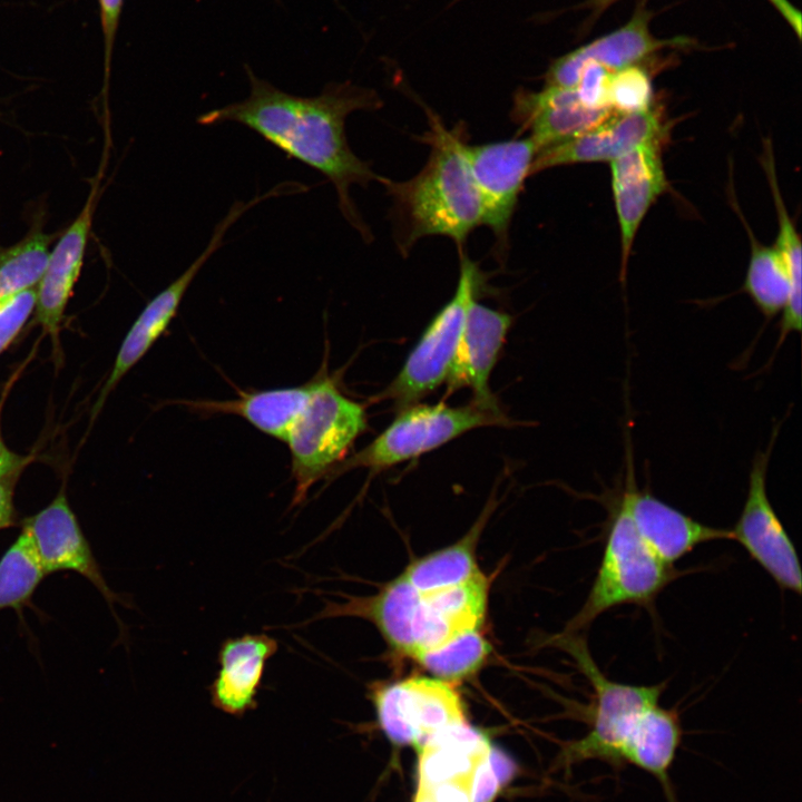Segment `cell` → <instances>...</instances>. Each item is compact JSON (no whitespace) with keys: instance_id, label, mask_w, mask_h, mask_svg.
Returning <instances> with one entry per match:
<instances>
[{"instance_id":"1","label":"cell","mask_w":802,"mask_h":802,"mask_svg":"<svg viewBox=\"0 0 802 802\" xmlns=\"http://www.w3.org/2000/svg\"><path fill=\"white\" fill-rule=\"evenodd\" d=\"M250 94L241 100L212 109L197 118L205 126L237 123L267 143L325 176L334 186L339 208L363 239L372 234L350 194L352 185L366 187L381 180L370 163L351 149L345 119L358 110L382 106L375 90L350 82L330 84L321 94L301 97L285 92L247 70Z\"/></svg>"},{"instance_id":"2","label":"cell","mask_w":802,"mask_h":802,"mask_svg":"<svg viewBox=\"0 0 802 802\" xmlns=\"http://www.w3.org/2000/svg\"><path fill=\"white\" fill-rule=\"evenodd\" d=\"M424 109L429 128L417 139L430 146L426 165L410 179L380 180L392 199L394 239L402 254L433 235L449 237L458 251L463 250L482 221L480 197L464 155L467 126L459 123L448 129L438 115Z\"/></svg>"},{"instance_id":"3","label":"cell","mask_w":802,"mask_h":802,"mask_svg":"<svg viewBox=\"0 0 802 802\" xmlns=\"http://www.w3.org/2000/svg\"><path fill=\"white\" fill-rule=\"evenodd\" d=\"M312 379V392L285 440L294 480L291 508L305 501L312 486L346 458L368 429L364 405L341 391L327 372L326 358Z\"/></svg>"},{"instance_id":"4","label":"cell","mask_w":802,"mask_h":802,"mask_svg":"<svg viewBox=\"0 0 802 802\" xmlns=\"http://www.w3.org/2000/svg\"><path fill=\"white\" fill-rule=\"evenodd\" d=\"M608 508L600 565L585 604L568 625L570 632L587 627L613 607L651 604L677 575L642 539L618 496Z\"/></svg>"},{"instance_id":"5","label":"cell","mask_w":802,"mask_h":802,"mask_svg":"<svg viewBox=\"0 0 802 802\" xmlns=\"http://www.w3.org/2000/svg\"><path fill=\"white\" fill-rule=\"evenodd\" d=\"M400 410L384 431L366 447L340 462L327 477L359 468L380 472L434 450L470 430L509 424V419L501 410L488 409L475 402L463 407L414 403Z\"/></svg>"},{"instance_id":"6","label":"cell","mask_w":802,"mask_h":802,"mask_svg":"<svg viewBox=\"0 0 802 802\" xmlns=\"http://www.w3.org/2000/svg\"><path fill=\"white\" fill-rule=\"evenodd\" d=\"M578 667L594 689L589 731L566 747L567 764L598 760L615 769L623 766L622 750L643 714L658 704L664 685H630L607 677L590 656L587 645L579 638L564 639Z\"/></svg>"},{"instance_id":"7","label":"cell","mask_w":802,"mask_h":802,"mask_svg":"<svg viewBox=\"0 0 802 802\" xmlns=\"http://www.w3.org/2000/svg\"><path fill=\"white\" fill-rule=\"evenodd\" d=\"M456 292L431 320L401 371L376 397L403 409L417 403L448 378L467 314L482 284V273L463 250Z\"/></svg>"},{"instance_id":"8","label":"cell","mask_w":802,"mask_h":802,"mask_svg":"<svg viewBox=\"0 0 802 802\" xmlns=\"http://www.w3.org/2000/svg\"><path fill=\"white\" fill-rule=\"evenodd\" d=\"M538 151L530 136L466 144L464 155L481 203V225L492 232L499 261L507 258L511 219Z\"/></svg>"},{"instance_id":"9","label":"cell","mask_w":802,"mask_h":802,"mask_svg":"<svg viewBox=\"0 0 802 802\" xmlns=\"http://www.w3.org/2000/svg\"><path fill=\"white\" fill-rule=\"evenodd\" d=\"M779 430L780 423L773 427L766 449L759 450L752 460L745 502L731 536L779 587L800 594L802 578L796 550L766 490L769 462Z\"/></svg>"},{"instance_id":"10","label":"cell","mask_w":802,"mask_h":802,"mask_svg":"<svg viewBox=\"0 0 802 802\" xmlns=\"http://www.w3.org/2000/svg\"><path fill=\"white\" fill-rule=\"evenodd\" d=\"M373 702L385 735L417 750L437 732L466 722L460 695L436 677L413 676L376 687Z\"/></svg>"},{"instance_id":"11","label":"cell","mask_w":802,"mask_h":802,"mask_svg":"<svg viewBox=\"0 0 802 802\" xmlns=\"http://www.w3.org/2000/svg\"><path fill=\"white\" fill-rule=\"evenodd\" d=\"M263 202L257 195L248 202H236L216 225L204 251L165 288L157 293L143 309L124 338L109 375L102 385L91 411V420L100 412L106 399L120 380L145 356L176 316L179 305L192 282L222 246L229 227L251 207Z\"/></svg>"},{"instance_id":"12","label":"cell","mask_w":802,"mask_h":802,"mask_svg":"<svg viewBox=\"0 0 802 802\" xmlns=\"http://www.w3.org/2000/svg\"><path fill=\"white\" fill-rule=\"evenodd\" d=\"M624 471L618 499L642 539L666 564L672 565L701 544L732 539L731 529L702 524L652 492L639 490L629 439L626 442Z\"/></svg>"},{"instance_id":"13","label":"cell","mask_w":802,"mask_h":802,"mask_svg":"<svg viewBox=\"0 0 802 802\" xmlns=\"http://www.w3.org/2000/svg\"><path fill=\"white\" fill-rule=\"evenodd\" d=\"M21 528L29 534L47 575L68 570L85 577L101 594L114 615L116 603L126 605L108 586L68 502L65 488L59 490L49 505L26 518Z\"/></svg>"},{"instance_id":"14","label":"cell","mask_w":802,"mask_h":802,"mask_svg":"<svg viewBox=\"0 0 802 802\" xmlns=\"http://www.w3.org/2000/svg\"><path fill=\"white\" fill-rule=\"evenodd\" d=\"M649 22L651 12L640 6L618 29L556 59L545 75V86L574 88L587 63H597L615 72L637 66L662 49L687 43V39L681 37L656 38Z\"/></svg>"},{"instance_id":"15","label":"cell","mask_w":802,"mask_h":802,"mask_svg":"<svg viewBox=\"0 0 802 802\" xmlns=\"http://www.w3.org/2000/svg\"><path fill=\"white\" fill-rule=\"evenodd\" d=\"M664 127L657 113L648 109L615 114L603 125L537 153L530 176L557 166L612 162L630 149L661 144Z\"/></svg>"},{"instance_id":"16","label":"cell","mask_w":802,"mask_h":802,"mask_svg":"<svg viewBox=\"0 0 802 802\" xmlns=\"http://www.w3.org/2000/svg\"><path fill=\"white\" fill-rule=\"evenodd\" d=\"M98 187L97 180L81 212L49 253L46 270L36 286V319L43 332L49 335L56 359L61 354V323L81 271Z\"/></svg>"},{"instance_id":"17","label":"cell","mask_w":802,"mask_h":802,"mask_svg":"<svg viewBox=\"0 0 802 802\" xmlns=\"http://www.w3.org/2000/svg\"><path fill=\"white\" fill-rule=\"evenodd\" d=\"M511 324L510 314L472 302L446 380L448 392L470 389L472 402L500 410L489 380Z\"/></svg>"},{"instance_id":"18","label":"cell","mask_w":802,"mask_h":802,"mask_svg":"<svg viewBox=\"0 0 802 802\" xmlns=\"http://www.w3.org/2000/svg\"><path fill=\"white\" fill-rule=\"evenodd\" d=\"M661 144L637 146L610 162L612 189L620 231V280L638 228L655 200L667 189Z\"/></svg>"},{"instance_id":"19","label":"cell","mask_w":802,"mask_h":802,"mask_svg":"<svg viewBox=\"0 0 802 802\" xmlns=\"http://www.w3.org/2000/svg\"><path fill=\"white\" fill-rule=\"evenodd\" d=\"M615 114L609 108L584 106L574 88L551 86H544L537 92L518 89L511 109L519 133L529 131L539 151L587 133Z\"/></svg>"},{"instance_id":"20","label":"cell","mask_w":802,"mask_h":802,"mask_svg":"<svg viewBox=\"0 0 802 802\" xmlns=\"http://www.w3.org/2000/svg\"><path fill=\"white\" fill-rule=\"evenodd\" d=\"M277 649V639L265 633L225 638L217 653L219 669L207 687L212 705L237 717L255 710L267 662Z\"/></svg>"},{"instance_id":"21","label":"cell","mask_w":802,"mask_h":802,"mask_svg":"<svg viewBox=\"0 0 802 802\" xmlns=\"http://www.w3.org/2000/svg\"><path fill=\"white\" fill-rule=\"evenodd\" d=\"M488 587V580L481 573L459 585L420 591L417 608L420 644L418 654L434 648L459 634L478 630L486 615Z\"/></svg>"},{"instance_id":"22","label":"cell","mask_w":802,"mask_h":802,"mask_svg":"<svg viewBox=\"0 0 802 802\" xmlns=\"http://www.w3.org/2000/svg\"><path fill=\"white\" fill-rule=\"evenodd\" d=\"M313 389V379L296 387L239 391L231 400H177L202 415L233 414L261 432L285 442Z\"/></svg>"},{"instance_id":"23","label":"cell","mask_w":802,"mask_h":802,"mask_svg":"<svg viewBox=\"0 0 802 802\" xmlns=\"http://www.w3.org/2000/svg\"><path fill=\"white\" fill-rule=\"evenodd\" d=\"M682 733L678 714L656 704L643 714L620 754L623 765L630 764L654 776L668 802H676L669 771Z\"/></svg>"},{"instance_id":"24","label":"cell","mask_w":802,"mask_h":802,"mask_svg":"<svg viewBox=\"0 0 802 802\" xmlns=\"http://www.w3.org/2000/svg\"><path fill=\"white\" fill-rule=\"evenodd\" d=\"M490 747L488 739L467 722L437 732L417 750L419 788L453 780L472 781L478 763L489 755Z\"/></svg>"},{"instance_id":"25","label":"cell","mask_w":802,"mask_h":802,"mask_svg":"<svg viewBox=\"0 0 802 802\" xmlns=\"http://www.w3.org/2000/svg\"><path fill=\"white\" fill-rule=\"evenodd\" d=\"M762 164L770 184L779 222V232L774 246L784 261L792 287L791 301L782 312L780 320L777 350L791 332L799 333L801 331L802 250L800 235L795 229L781 196L776 179L773 149L769 140L764 143Z\"/></svg>"},{"instance_id":"26","label":"cell","mask_w":802,"mask_h":802,"mask_svg":"<svg viewBox=\"0 0 802 802\" xmlns=\"http://www.w3.org/2000/svg\"><path fill=\"white\" fill-rule=\"evenodd\" d=\"M743 223L750 235L751 255L742 291L769 322L791 301L790 276L776 247L761 244L744 219Z\"/></svg>"},{"instance_id":"27","label":"cell","mask_w":802,"mask_h":802,"mask_svg":"<svg viewBox=\"0 0 802 802\" xmlns=\"http://www.w3.org/2000/svg\"><path fill=\"white\" fill-rule=\"evenodd\" d=\"M479 526L461 541L415 560L402 575L420 591L448 588L478 576L481 571L472 544Z\"/></svg>"},{"instance_id":"28","label":"cell","mask_w":802,"mask_h":802,"mask_svg":"<svg viewBox=\"0 0 802 802\" xmlns=\"http://www.w3.org/2000/svg\"><path fill=\"white\" fill-rule=\"evenodd\" d=\"M47 576L26 529L0 558V612L12 608L22 619V609Z\"/></svg>"},{"instance_id":"29","label":"cell","mask_w":802,"mask_h":802,"mask_svg":"<svg viewBox=\"0 0 802 802\" xmlns=\"http://www.w3.org/2000/svg\"><path fill=\"white\" fill-rule=\"evenodd\" d=\"M53 237L37 229L17 244L0 248V300L38 285Z\"/></svg>"},{"instance_id":"30","label":"cell","mask_w":802,"mask_h":802,"mask_svg":"<svg viewBox=\"0 0 802 802\" xmlns=\"http://www.w3.org/2000/svg\"><path fill=\"white\" fill-rule=\"evenodd\" d=\"M491 647L478 630H469L418 654L417 659L436 678L448 683L476 673L488 658Z\"/></svg>"},{"instance_id":"31","label":"cell","mask_w":802,"mask_h":802,"mask_svg":"<svg viewBox=\"0 0 802 802\" xmlns=\"http://www.w3.org/2000/svg\"><path fill=\"white\" fill-rule=\"evenodd\" d=\"M652 80L638 65L612 74L608 105L616 114H632L651 109Z\"/></svg>"},{"instance_id":"32","label":"cell","mask_w":802,"mask_h":802,"mask_svg":"<svg viewBox=\"0 0 802 802\" xmlns=\"http://www.w3.org/2000/svg\"><path fill=\"white\" fill-rule=\"evenodd\" d=\"M36 307V287L0 300V354L11 344Z\"/></svg>"},{"instance_id":"33","label":"cell","mask_w":802,"mask_h":802,"mask_svg":"<svg viewBox=\"0 0 802 802\" xmlns=\"http://www.w3.org/2000/svg\"><path fill=\"white\" fill-rule=\"evenodd\" d=\"M612 74V71L597 63L584 66L574 87L584 106L594 109L609 108L608 91Z\"/></svg>"},{"instance_id":"34","label":"cell","mask_w":802,"mask_h":802,"mask_svg":"<svg viewBox=\"0 0 802 802\" xmlns=\"http://www.w3.org/2000/svg\"><path fill=\"white\" fill-rule=\"evenodd\" d=\"M488 756L482 759L475 770L470 791L471 802H491L500 788Z\"/></svg>"},{"instance_id":"35","label":"cell","mask_w":802,"mask_h":802,"mask_svg":"<svg viewBox=\"0 0 802 802\" xmlns=\"http://www.w3.org/2000/svg\"><path fill=\"white\" fill-rule=\"evenodd\" d=\"M428 790L433 802H471V781L453 780L439 783Z\"/></svg>"},{"instance_id":"36","label":"cell","mask_w":802,"mask_h":802,"mask_svg":"<svg viewBox=\"0 0 802 802\" xmlns=\"http://www.w3.org/2000/svg\"><path fill=\"white\" fill-rule=\"evenodd\" d=\"M19 475L16 472L0 478V531L16 525L13 493Z\"/></svg>"},{"instance_id":"37","label":"cell","mask_w":802,"mask_h":802,"mask_svg":"<svg viewBox=\"0 0 802 802\" xmlns=\"http://www.w3.org/2000/svg\"><path fill=\"white\" fill-rule=\"evenodd\" d=\"M11 382L6 385L3 393L0 398V478L16 472H21L22 469L28 464L30 457H25L13 452L9 449L2 438L1 433V413L4 404V400L10 390Z\"/></svg>"},{"instance_id":"38","label":"cell","mask_w":802,"mask_h":802,"mask_svg":"<svg viewBox=\"0 0 802 802\" xmlns=\"http://www.w3.org/2000/svg\"><path fill=\"white\" fill-rule=\"evenodd\" d=\"M99 2L107 53L109 55L117 29L123 0H99Z\"/></svg>"},{"instance_id":"39","label":"cell","mask_w":802,"mask_h":802,"mask_svg":"<svg viewBox=\"0 0 802 802\" xmlns=\"http://www.w3.org/2000/svg\"><path fill=\"white\" fill-rule=\"evenodd\" d=\"M488 760L500 785H503L514 775L515 764L506 754L492 747H490Z\"/></svg>"},{"instance_id":"40","label":"cell","mask_w":802,"mask_h":802,"mask_svg":"<svg viewBox=\"0 0 802 802\" xmlns=\"http://www.w3.org/2000/svg\"><path fill=\"white\" fill-rule=\"evenodd\" d=\"M618 1L619 0H588L585 6L591 11V19H596Z\"/></svg>"},{"instance_id":"41","label":"cell","mask_w":802,"mask_h":802,"mask_svg":"<svg viewBox=\"0 0 802 802\" xmlns=\"http://www.w3.org/2000/svg\"><path fill=\"white\" fill-rule=\"evenodd\" d=\"M414 802H433L428 790L419 788Z\"/></svg>"},{"instance_id":"42","label":"cell","mask_w":802,"mask_h":802,"mask_svg":"<svg viewBox=\"0 0 802 802\" xmlns=\"http://www.w3.org/2000/svg\"><path fill=\"white\" fill-rule=\"evenodd\" d=\"M774 6L782 12H784L789 7V3L785 0H771Z\"/></svg>"}]
</instances>
